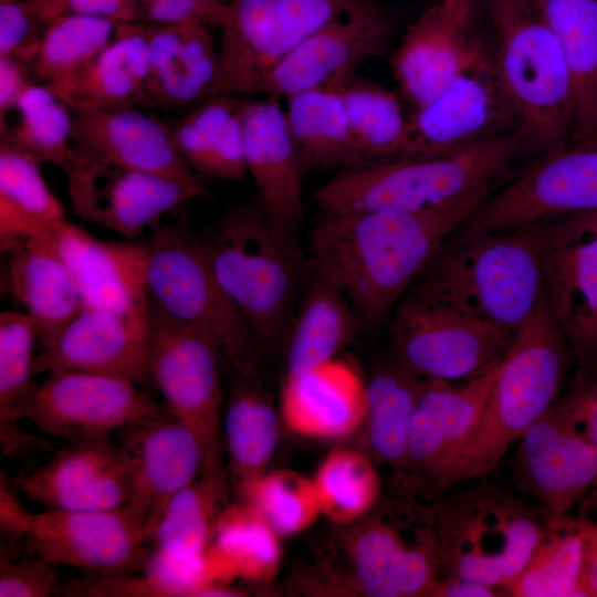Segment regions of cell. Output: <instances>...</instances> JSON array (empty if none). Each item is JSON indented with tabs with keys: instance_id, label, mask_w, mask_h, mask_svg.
<instances>
[{
	"instance_id": "cell-1",
	"label": "cell",
	"mask_w": 597,
	"mask_h": 597,
	"mask_svg": "<svg viewBox=\"0 0 597 597\" xmlns=\"http://www.w3.org/2000/svg\"><path fill=\"white\" fill-rule=\"evenodd\" d=\"M491 191L423 211L324 214L311 232L312 270L346 295L366 325H380Z\"/></svg>"
},
{
	"instance_id": "cell-2",
	"label": "cell",
	"mask_w": 597,
	"mask_h": 597,
	"mask_svg": "<svg viewBox=\"0 0 597 597\" xmlns=\"http://www.w3.org/2000/svg\"><path fill=\"white\" fill-rule=\"evenodd\" d=\"M460 228L413 292L515 335L545 297L537 224Z\"/></svg>"
},
{
	"instance_id": "cell-3",
	"label": "cell",
	"mask_w": 597,
	"mask_h": 597,
	"mask_svg": "<svg viewBox=\"0 0 597 597\" xmlns=\"http://www.w3.org/2000/svg\"><path fill=\"white\" fill-rule=\"evenodd\" d=\"M524 154L516 134L442 154L399 156L338 172L313 198L324 214L423 211L492 190Z\"/></svg>"
},
{
	"instance_id": "cell-4",
	"label": "cell",
	"mask_w": 597,
	"mask_h": 597,
	"mask_svg": "<svg viewBox=\"0 0 597 597\" xmlns=\"http://www.w3.org/2000/svg\"><path fill=\"white\" fill-rule=\"evenodd\" d=\"M205 243L218 281L261 348L283 344L312 270L298 237L273 226L256 203L229 209Z\"/></svg>"
},
{
	"instance_id": "cell-5",
	"label": "cell",
	"mask_w": 597,
	"mask_h": 597,
	"mask_svg": "<svg viewBox=\"0 0 597 597\" xmlns=\"http://www.w3.org/2000/svg\"><path fill=\"white\" fill-rule=\"evenodd\" d=\"M569 347L546 298L516 332L460 457L457 484L490 473L559 397Z\"/></svg>"
},
{
	"instance_id": "cell-6",
	"label": "cell",
	"mask_w": 597,
	"mask_h": 597,
	"mask_svg": "<svg viewBox=\"0 0 597 597\" xmlns=\"http://www.w3.org/2000/svg\"><path fill=\"white\" fill-rule=\"evenodd\" d=\"M494 35L490 50L521 121L525 153L572 139L576 101L562 46L534 0H488Z\"/></svg>"
},
{
	"instance_id": "cell-7",
	"label": "cell",
	"mask_w": 597,
	"mask_h": 597,
	"mask_svg": "<svg viewBox=\"0 0 597 597\" xmlns=\"http://www.w3.org/2000/svg\"><path fill=\"white\" fill-rule=\"evenodd\" d=\"M431 507L440 545L439 578L470 579L505 593L532 556L549 516L491 483L464 489Z\"/></svg>"
},
{
	"instance_id": "cell-8",
	"label": "cell",
	"mask_w": 597,
	"mask_h": 597,
	"mask_svg": "<svg viewBox=\"0 0 597 597\" xmlns=\"http://www.w3.org/2000/svg\"><path fill=\"white\" fill-rule=\"evenodd\" d=\"M146 281L150 304L216 341L228 373L259 377L260 343L218 281L205 241L186 220L151 228Z\"/></svg>"
},
{
	"instance_id": "cell-9",
	"label": "cell",
	"mask_w": 597,
	"mask_h": 597,
	"mask_svg": "<svg viewBox=\"0 0 597 597\" xmlns=\"http://www.w3.org/2000/svg\"><path fill=\"white\" fill-rule=\"evenodd\" d=\"M349 543L354 579L369 597L430 596L440 573L431 504L408 493L380 500Z\"/></svg>"
},
{
	"instance_id": "cell-10",
	"label": "cell",
	"mask_w": 597,
	"mask_h": 597,
	"mask_svg": "<svg viewBox=\"0 0 597 597\" xmlns=\"http://www.w3.org/2000/svg\"><path fill=\"white\" fill-rule=\"evenodd\" d=\"M358 0H235L221 29L219 70L207 98L258 93L273 65Z\"/></svg>"
},
{
	"instance_id": "cell-11",
	"label": "cell",
	"mask_w": 597,
	"mask_h": 597,
	"mask_svg": "<svg viewBox=\"0 0 597 597\" xmlns=\"http://www.w3.org/2000/svg\"><path fill=\"white\" fill-rule=\"evenodd\" d=\"M513 482L548 515L570 512L597 485V450L570 388L515 443Z\"/></svg>"
},
{
	"instance_id": "cell-12",
	"label": "cell",
	"mask_w": 597,
	"mask_h": 597,
	"mask_svg": "<svg viewBox=\"0 0 597 597\" xmlns=\"http://www.w3.org/2000/svg\"><path fill=\"white\" fill-rule=\"evenodd\" d=\"M394 354L425 379H471L499 364L515 335L413 291L394 311Z\"/></svg>"
},
{
	"instance_id": "cell-13",
	"label": "cell",
	"mask_w": 597,
	"mask_h": 597,
	"mask_svg": "<svg viewBox=\"0 0 597 597\" xmlns=\"http://www.w3.org/2000/svg\"><path fill=\"white\" fill-rule=\"evenodd\" d=\"M545 298L579 373L597 374V211L536 222Z\"/></svg>"
},
{
	"instance_id": "cell-14",
	"label": "cell",
	"mask_w": 597,
	"mask_h": 597,
	"mask_svg": "<svg viewBox=\"0 0 597 597\" xmlns=\"http://www.w3.org/2000/svg\"><path fill=\"white\" fill-rule=\"evenodd\" d=\"M521 121L485 44L436 97L412 111L401 156L452 151L520 135Z\"/></svg>"
},
{
	"instance_id": "cell-15",
	"label": "cell",
	"mask_w": 597,
	"mask_h": 597,
	"mask_svg": "<svg viewBox=\"0 0 597 597\" xmlns=\"http://www.w3.org/2000/svg\"><path fill=\"white\" fill-rule=\"evenodd\" d=\"M597 211V133L545 150L461 226L501 230Z\"/></svg>"
},
{
	"instance_id": "cell-16",
	"label": "cell",
	"mask_w": 597,
	"mask_h": 597,
	"mask_svg": "<svg viewBox=\"0 0 597 597\" xmlns=\"http://www.w3.org/2000/svg\"><path fill=\"white\" fill-rule=\"evenodd\" d=\"M499 364L459 388L446 380L426 379L405 461L396 475L398 492L429 503L457 484L460 457L480 418Z\"/></svg>"
},
{
	"instance_id": "cell-17",
	"label": "cell",
	"mask_w": 597,
	"mask_h": 597,
	"mask_svg": "<svg viewBox=\"0 0 597 597\" xmlns=\"http://www.w3.org/2000/svg\"><path fill=\"white\" fill-rule=\"evenodd\" d=\"M73 211L84 221L111 229L126 239L143 234L160 218L197 198H208L199 176L172 178L124 169L95 160L76 148L62 169Z\"/></svg>"
},
{
	"instance_id": "cell-18",
	"label": "cell",
	"mask_w": 597,
	"mask_h": 597,
	"mask_svg": "<svg viewBox=\"0 0 597 597\" xmlns=\"http://www.w3.org/2000/svg\"><path fill=\"white\" fill-rule=\"evenodd\" d=\"M134 381L92 373H50L36 385L23 419L43 434L66 441L111 436L168 416Z\"/></svg>"
},
{
	"instance_id": "cell-19",
	"label": "cell",
	"mask_w": 597,
	"mask_h": 597,
	"mask_svg": "<svg viewBox=\"0 0 597 597\" xmlns=\"http://www.w3.org/2000/svg\"><path fill=\"white\" fill-rule=\"evenodd\" d=\"M23 541L52 566L94 573H136L146 567L151 534L128 506L94 511L31 513Z\"/></svg>"
},
{
	"instance_id": "cell-20",
	"label": "cell",
	"mask_w": 597,
	"mask_h": 597,
	"mask_svg": "<svg viewBox=\"0 0 597 597\" xmlns=\"http://www.w3.org/2000/svg\"><path fill=\"white\" fill-rule=\"evenodd\" d=\"M394 33V21L381 4L358 0L279 60L258 93L286 100L332 82L347 83L362 64L388 52Z\"/></svg>"
},
{
	"instance_id": "cell-21",
	"label": "cell",
	"mask_w": 597,
	"mask_h": 597,
	"mask_svg": "<svg viewBox=\"0 0 597 597\" xmlns=\"http://www.w3.org/2000/svg\"><path fill=\"white\" fill-rule=\"evenodd\" d=\"M149 384L168 413L218 439L221 354L203 329L178 321L149 302Z\"/></svg>"
},
{
	"instance_id": "cell-22",
	"label": "cell",
	"mask_w": 597,
	"mask_h": 597,
	"mask_svg": "<svg viewBox=\"0 0 597 597\" xmlns=\"http://www.w3.org/2000/svg\"><path fill=\"white\" fill-rule=\"evenodd\" d=\"M15 485L48 510H109L130 502L134 473L119 442L91 437L66 441L45 463L18 476Z\"/></svg>"
},
{
	"instance_id": "cell-23",
	"label": "cell",
	"mask_w": 597,
	"mask_h": 597,
	"mask_svg": "<svg viewBox=\"0 0 597 597\" xmlns=\"http://www.w3.org/2000/svg\"><path fill=\"white\" fill-rule=\"evenodd\" d=\"M476 0H438L407 29L390 65L412 111L436 97L484 43L473 30Z\"/></svg>"
},
{
	"instance_id": "cell-24",
	"label": "cell",
	"mask_w": 597,
	"mask_h": 597,
	"mask_svg": "<svg viewBox=\"0 0 597 597\" xmlns=\"http://www.w3.org/2000/svg\"><path fill=\"white\" fill-rule=\"evenodd\" d=\"M117 433L134 473V495L127 505L151 534L167 502L202 472L218 439L170 415Z\"/></svg>"
},
{
	"instance_id": "cell-25",
	"label": "cell",
	"mask_w": 597,
	"mask_h": 597,
	"mask_svg": "<svg viewBox=\"0 0 597 597\" xmlns=\"http://www.w3.org/2000/svg\"><path fill=\"white\" fill-rule=\"evenodd\" d=\"M147 317H127L83 306L35 358V375L81 371L150 386Z\"/></svg>"
},
{
	"instance_id": "cell-26",
	"label": "cell",
	"mask_w": 597,
	"mask_h": 597,
	"mask_svg": "<svg viewBox=\"0 0 597 597\" xmlns=\"http://www.w3.org/2000/svg\"><path fill=\"white\" fill-rule=\"evenodd\" d=\"M69 268L83 306L147 317L146 243L95 238L67 219L45 237Z\"/></svg>"
},
{
	"instance_id": "cell-27",
	"label": "cell",
	"mask_w": 597,
	"mask_h": 597,
	"mask_svg": "<svg viewBox=\"0 0 597 597\" xmlns=\"http://www.w3.org/2000/svg\"><path fill=\"white\" fill-rule=\"evenodd\" d=\"M280 100L243 101V151L266 219L297 235L304 218L302 169Z\"/></svg>"
},
{
	"instance_id": "cell-28",
	"label": "cell",
	"mask_w": 597,
	"mask_h": 597,
	"mask_svg": "<svg viewBox=\"0 0 597 597\" xmlns=\"http://www.w3.org/2000/svg\"><path fill=\"white\" fill-rule=\"evenodd\" d=\"M72 140L104 164L172 178L198 175L178 153L171 127L134 107L72 111Z\"/></svg>"
},
{
	"instance_id": "cell-29",
	"label": "cell",
	"mask_w": 597,
	"mask_h": 597,
	"mask_svg": "<svg viewBox=\"0 0 597 597\" xmlns=\"http://www.w3.org/2000/svg\"><path fill=\"white\" fill-rule=\"evenodd\" d=\"M367 381L350 362L334 357L298 375L285 376L280 415L293 433L336 440L362 428Z\"/></svg>"
},
{
	"instance_id": "cell-30",
	"label": "cell",
	"mask_w": 597,
	"mask_h": 597,
	"mask_svg": "<svg viewBox=\"0 0 597 597\" xmlns=\"http://www.w3.org/2000/svg\"><path fill=\"white\" fill-rule=\"evenodd\" d=\"M149 67L144 105L176 108L203 101L219 70L209 25L145 23Z\"/></svg>"
},
{
	"instance_id": "cell-31",
	"label": "cell",
	"mask_w": 597,
	"mask_h": 597,
	"mask_svg": "<svg viewBox=\"0 0 597 597\" xmlns=\"http://www.w3.org/2000/svg\"><path fill=\"white\" fill-rule=\"evenodd\" d=\"M149 48L144 22L118 23L111 43L78 72L46 84L72 111L144 105Z\"/></svg>"
},
{
	"instance_id": "cell-32",
	"label": "cell",
	"mask_w": 597,
	"mask_h": 597,
	"mask_svg": "<svg viewBox=\"0 0 597 597\" xmlns=\"http://www.w3.org/2000/svg\"><path fill=\"white\" fill-rule=\"evenodd\" d=\"M4 253L7 287L35 322L39 344L45 346L83 307L76 283L45 238L24 239Z\"/></svg>"
},
{
	"instance_id": "cell-33",
	"label": "cell",
	"mask_w": 597,
	"mask_h": 597,
	"mask_svg": "<svg viewBox=\"0 0 597 597\" xmlns=\"http://www.w3.org/2000/svg\"><path fill=\"white\" fill-rule=\"evenodd\" d=\"M365 325L346 295L312 270L283 341L285 376L298 375L337 357Z\"/></svg>"
},
{
	"instance_id": "cell-34",
	"label": "cell",
	"mask_w": 597,
	"mask_h": 597,
	"mask_svg": "<svg viewBox=\"0 0 597 597\" xmlns=\"http://www.w3.org/2000/svg\"><path fill=\"white\" fill-rule=\"evenodd\" d=\"M345 84L332 82L286 98V123L304 174L342 172L368 165L350 133Z\"/></svg>"
},
{
	"instance_id": "cell-35",
	"label": "cell",
	"mask_w": 597,
	"mask_h": 597,
	"mask_svg": "<svg viewBox=\"0 0 597 597\" xmlns=\"http://www.w3.org/2000/svg\"><path fill=\"white\" fill-rule=\"evenodd\" d=\"M218 442L202 472L167 502L154 526L151 543L163 559L191 562L212 542L216 523L230 504Z\"/></svg>"
},
{
	"instance_id": "cell-36",
	"label": "cell",
	"mask_w": 597,
	"mask_h": 597,
	"mask_svg": "<svg viewBox=\"0 0 597 597\" xmlns=\"http://www.w3.org/2000/svg\"><path fill=\"white\" fill-rule=\"evenodd\" d=\"M242 106L237 95L208 97L171 127L178 153L198 176L239 181L247 174Z\"/></svg>"
},
{
	"instance_id": "cell-37",
	"label": "cell",
	"mask_w": 597,
	"mask_h": 597,
	"mask_svg": "<svg viewBox=\"0 0 597 597\" xmlns=\"http://www.w3.org/2000/svg\"><path fill=\"white\" fill-rule=\"evenodd\" d=\"M426 379L409 369L395 354L379 363L366 385L363 422L367 453L390 467L402 468L415 412Z\"/></svg>"
},
{
	"instance_id": "cell-38",
	"label": "cell",
	"mask_w": 597,
	"mask_h": 597,
	"mask_svg": "<svg viewBox=\"0 0 597 597\" xmlns=\"http://www.w3.org/2000/svg\"><path fill=\"white\" fill-rule=\"evenodd\" d=\"M224 443L234 490L268 470L279 443V418L260 377L228 373Z\"/></svg>"
},
{
	"instance_id": "cell-39",
	"label": "cell",
	"mask_w": 597,
	"mask_h": 597,
	"mask_svg": "<svg viewBox=\"0 0 597 597\" xmlns=\"http://www.w3.org/2000/svg\"><path fill=\"white\" fill-rule=\"evenodd\" d=\"M38 343V326L25 312L0 314V439L6 457L36 451L44 443L19 425L36 386L32 378Z\"/></svg>"
},
{
	"instance_id": "cell-40",
	"label": "cell",
	"mask_w": 597,
	"mask_h": 597,
	"mask_svg": "<svg viewBox=\"0 0 597 597\" xmlns=\"http://www.w3.org/2000/svg\"><path fill=\"white\" fill-rule=\"evenodd\" d=\"M39 161L0 144V244L10 250L28 238H42L66 220L61 200L46 184Z\"/></svg>"
},
{
	"instance_id": "cell-41",
	"label": "cell",
	"mask_w": 597,
	"mask_h": 597,
	"mask_svg": "<svg viewBox=\"0 0 597 597\" xmlns=\"http://www.w3.org/2000/svg\"><path fill=\"white\" fill-rule=\"evenodd\" d=\"M281 538L250 505L237 500L218 519L207 552L222 582L269 584L281 567Z\"/></svg>"
},
{
	"instance_id": "cell-42",
	"label": "cell",
	"mask_w": 597,
	"mask_h": 597,
	"mask_svg": "<svg viewBox=\"0 0 597 597\" xmlns=\"http://www.w3.org/2000/svg\"><path fill=\"white\" fill-rule=\"evenodd\" d=\"M557 38L575 87L572 139L593 133L597 117V0H534Z\"/></svg>"
},
{
	"instance_id": "cell-43",
	"label": "cell",
	"mask_w": 597,
	"mask_h": 597,
	"mask_svg": "<svg viewBox=\"0 0 597 597\" xmlns=\"http://www.w3.org/2000/svg\"><path fill=\"white\" fill-rule=\"evenodd\" d=\"M583 521L570 512L549 515L543 535L517 577L506 588L514 597H585Z\"/></svg>"
},
{
	"instance_id": "cell-44",
	"label": "cell",
	"mask_w": 597,
	"mask_h": 597,
	"mask_svg": "<svg viewBox=\"0 0 597 597\" xmlns=\"http://www.w3.org/2000/svg\"><path fill=\"white\" fill-rule=\"evenodd\" d=\"M14 111L18 121L0 132V144L63 169L76 153L72 109L46 84L31 83Z\"/></svg>"
},
{
	"instance_id": "cell-45",
	"label": "cell",
	"mask_w": 597,
	"mask_h": 597,
	"mask_svg": "<svg viewBox=\"0 0 597 597\" xmlns=\"http://www.w3.org/2000/svg\"><path fill=\"white\" fill-rule=\"evenodd\" d=\"M343 96L354 143L366 163L401 156L408 117L397 94L355 75L344 85Z\"/></svg>"
},
{
	"instance_id": "cell-46",
	"label": "cell",
	"mask_w": 597,
	"mask_h": 597,
	"mask_svg": "<svg viewBox=\"0 0 597 597\" xmlns=\"http://www.w3.org/2000/svg\"><path fill=\"white\" fill-rule=\"evenodd\" d=\"M322 516L345 525L364 519L381 493L376 462L367 452L341 447L328 452L312 476Z\"/></svg>"
},
{
	"instance_id": "cell-47",
	"label": "cell",
	"mask_w": 597,
	"mask_h": 597,
	"mask_svg": "<svg viewBox=\"0 0 597 597\" xmlns=\"http://www.w3.org/2000/svg\"><path fill=\"white\" fill-rule=\"evenodd\" d=\"M117 24L71 13L51 19L31 65L33 83L52 84L78 72L111 43Z\"/></svg>"
},
{
	"instance_id": "cell-48",
	"label": "cell",
	"mask_w": 597,
	"mask_h": 597,
	"mask_svg": "<svg viewBox=\"0 0 597 597\" xmlns=\"http://www.w3.org/2000/svg\"><path fill=\"white\" fill-rule=\"evenodd\" d=\"M235 491L238 500L250 505L282 537L305 532L322 516L312 476L290 469H268Z\"/></svg>"
},
{
	"instance_id": "cell-49",
	"label": "cell",
	"mask_w": 597,
	"mask_h": 597,
	"mask_svg": "<svg viewBox=\"0 0 597 597\" xmlns=\"http://www.w3.org/2000/svg\"><path fill=\"white\" fill-rule=\"evenodd\" d=\"M48 22L31 1L0 0V57L31 70Z\"/></svg>"
},
{
	"instance_id": "cell-50",
	"label": "cell",
	"mask_w": 597,
	"mask_h": 597,
	"mask_svg": "<svg viewBox=\"0 0 597 597\" xmlns=\"http://www.w3.org/2000/svg\"><path fill=\"white\" fill-rule=\"evenodd\" d=\"M59 591L53 566L32 554L12 558L1 547L0 597H50Z\"/></svg>"
},
{
	"instance_id": "cell-51",
	"label": "cell",
	"mask_w": 597,
	"mask_h": 597,
	"mask_svg": "<svg viewBox=\"0 0 597 597\" xmlns=\"http://www.w3.org/2000/svg\"><path fill=\"white\" fill-rule=\"evenodd\" d=\"M136 21L155 24L198 23L220 28L228 14L224 0H134Z\"/></svg>"
},
{
	"instance_id": "cell-52",
	"label": "cell",
	"mask_w": 597,
	"mask_h": 597,
	"mask_svg": "<svg viewBox=\"0 0 597 597\" xmlns=\"http://www.w3.org/2000/svg\"><path fill=\"white\" fill-rule=\"evenodd\" d=\"M65 595L100 597H176L174 588L158 576L147 573H95L85 579L74 580Z\"/></svg>"
},
{
	"instance_id": "cell-53",
	"label": "cell",
	"mask_w": 597,
	"mask_h": 597,
	"mask_svg": "<svg viewBox=\"0 0 597 597\" xmlns=\"http://www.w3.org/2000/svg\"><path fill=\"white\" fill-rule=\"evenodd\" d=\"M39 10L48 21L67 13L103 18L116 23L136 21L134 0H51Z\"/></svg>"
},
{
	"instance_id": "cell-54",
	"label": "cell",
	"mask_w": 597,
	"mask_h": 597,
	"mask_svg": "<svg viewBox=\"0 0 597 597\" xmlns=\"http://www.w3.org/2000/svg\"><path fill=\"white\" fill-rule=\"evenodd\" d=\"M585 536L583 589L585 597H597V493L591 492L578 514Z\"/></svg>"
},
{
	"instance_id": "cell-55",
	"label": "cell",
	"mask_w": 597,
	"mask_h": 597,
	"mask_svg": "<svg viewBox=\"0 0 597 597\" xmlns=\"http://www.w3.org/2000/svg\"><path fill=\"white\" fill-rule=\"evenodd\" d=\"M33 83L30 70L11 57H0V130L7 116L14 111L22 92Z\"/></svg>"
},
{
	"instance_id": "cell-56",
	"label": "cell",
	"mask_w": 597,
	"mask_h": 597,
	"mask_svg": "<svg viewBox=\"0 0 597 597\" xmlns=\"http://www.w3.org/2000/svg\"><path fill=\"white\" fill-rule=\"evenodd\" d=\"M572 389L597 450V374L590 377L578 373ZM593 492L597 493V485Z\"/></svg>"
},
{
	"instance_id": "cell-57",
	"label": "cell",
	"mask_w": 597,
	"mask_h": 597,
	"mask_svg": "<svg viewBox=\"0 0 597 597\" xmlns=\"http://www.w3.org/2000/svg\"><path fill=\"white\" fill-rule=\"evenodd\" d=\"M431 597H499L507 596L502 589L464 578H438Z\"/></svg>"
},
{
	"instance_id": "cell-58",
	"label": "cell",
	"mask_w": 597,
	"mask_h": 597,
	"mask_svg": "<svg viewBox=\"0 0 597 597\" xmlns=\"http://www.w3.org/2000/svg\"><path fill=\"white\" fill-rule=\"evenodd\" d=\"M28 1H31L33 3H35L39 8L45 6L48 2H50L51 0H28Z\"/></svg>"
},
{
	"instance_id": "cell-59",
	"label": "cell",
	"mask_w": 597,
	"mask_h": 597,
	"mask_svg": "<svg viewBox=\"0 0 597 597\" xmlns=\"http://www.w3.org/2000/svg\"><path fill=\"white\" fill-rule=\"evenodd\" d=\"M597 133V117H596V121H595V124H594V128H593V133L591 135L596 134ZM590 135V136H591Z\"/></svg>"
},
{
	"instance_id": "cell-60",
	"label": "cell",
	"mask_w": 597,
	"mask_h": 597,
	"mask_svg": "<svg viewBox=\"0 0 597 597\" xmlns=\"http://www.w3.org/2000/svg\"><path fill=\"white\" fill-rule=\"evenodd\" d=\"M224 1H227L228 3H230V2H233V1H235V0H224Z\"/></svg>"
}]
</instances>
